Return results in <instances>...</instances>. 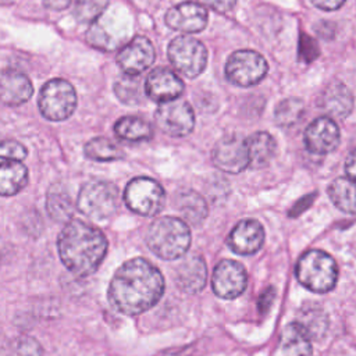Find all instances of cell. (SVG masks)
<instances>
[{"instance_id":"8d00e7d4","label":"cell","mask_w":356,"mask_h":356,"mask_svg":"<svg viewBox=\"0 0 356 356\" xmlns=\"http://www.w3.org/2000/svg\"><path fill=\"white\" fill-rule=\"evenodd\" d=\"M274 299H275V289H274L273 286H268V288L261 293V296L259 298V310H260L261 313L268 312V309H270V306L273 305Z\"/></svg>"},{"instance_id":"f35d334b","label":"cell","mask_w":356,"mask_h":356,"mask_svg":"<svg viewBox=\"0 0 356 356\" xmlns=\"http://www.w3.org/2000/svg\"><path fill=\"white\" fill-rule=\"evenodd\" d=\"M355 152L353 150H350L349 152V154H348V159H346V161H345V172H346V178H349V179H352L353 181V178H355Z\"/></svg>"},{"instance_id":"e575fe53","label":"cell","mask_w":356,"mask_h":356,"mask_svg":"<svg viewBox=\"0 0 356 356\" xmlns=\"http://www.w3.org/2000/svg\"><path fill=\"white\" fill-rule=\"evenodd\" d=\"M320 54L317 43L309 38L307 35L302 33L299 40V58H302L305 63L313 61Z\"/></svg>"},{"instance_id":"d6986e66","label":"cell","mask_w":356,"mask_h":356,"mask_svg":"<svg viewBox=\"0 0 356 356\" xmlns=\"http://www.w3.org/2000/svg\"><path fill=\"white\" fill-rule=\"evenodd\" d=\"M33 86L21 71L7 70L0 74V102L6 106H19L31 99Z\"/></svg>"},{"instance_id":"4dcf8cb0","label":"cell","mask_w":356,"mask_h":356,"mask_svg":"<svg viewBox=\"0 0 356 356\" xmlns=\"http://www.w3.org/2000/svg\"><path fill=\"white\" fill-rule=\"evenodd\" d=\"M110 0H76L74 14L81 24H90L102 15Z\"/></svg>"},{"instance_id":"7c38bea8","label":"cell","mask_w":356,"mask_h":356,"mask_svg":"<svg viewBox=\"0 0 356 356\" xmlns=\"http://www.w3.org/2000/svg\"><path fill=\"white\" fill-rule=\"evenodd\" d=\"M213 164L228 174H239L248 167L245 139L239 135L221 138L211 150Z\"/></svg>"},{"instance_id":"ffe728a7","label":"cell","mask_w":356,"mask_h":356,"mask_svg":"<svg viewBox=\"0 0 356 356\" xmlns=\"http://www.w3.org/2000/svg\"><path fill=\"white\" fill-rule=\"evenodd\" d=\"M318 106L331 117L345 118L353 110V96L342 82H331L323 90Z\"/></svg>"},{"instance_id":"f1b7e54d","label":"cell","mask_w":356,"mask_h":356,"mask_svg":"<svg viewBox=\"0 0 356 356\" xmlns=\"http://www.w3.org/2000/svg\"><path fill=\"white\" fill-rule=\"evenodd\" d=\"M85 156L95 161H114L125 157L122 149L107 138H93L83 147Z\"/></svg>"},{"instance_id":"83f0119b","label":"cell","mask_w":356,"mask_h":356,"mask_svg":"<svg viewBox=\"0 0 356 356\" xmlns=\"http://www.w3.org/2000/svg\"><path fill=\"white\" fill-rule=\"evenodd\" d=\"M328 195L339 210L349 214L355 213V185L352 179L346 177L334 179L328 186Z\"/></svg>"},{"instance_id":"7402d4cb","label":"cell","mask_w":356,"mask_h":356,"mask_svg":"<svg viewBox=\"0 0 356 356\" xmlns=\"http://www.w3.org/2000/svg\"><path fill=\"white\" fill-rule=\"evenodd\" d=\"M175 207L182 214L185 222L192 225H199L207 217V203L206 200L192 189L179 191L174 199Z\"/></svg>"},{"instance_id":"30bf717a","label":"cell","mask_w":356,"mask_h":356,"mask_svg":"<svg viewBox=\"0 0 356 356\" xmlns=\"http://www.w3.org/2000/svg\"><path fill=\"white\" fill-rule=\"evenodd\" d=\"M156 125L170 136H185L195 125V113L188 102L171 100L161 103L154 113Z\"/></svg>"},{"instance_id":"4fadbf2b","label":"cell","mask_w":356,"mask_h":356,"mask_svg":"<svg viewBox=\"0 0 356 356\" xmlns=\"http://www.w3.org/2000/svg\"><path fill=\"white\" fill-rule=\"evenodd\" d=\"M153 43L146 36H135L117 54L118 67L129 76L139 75L154 61Z\"/></svg>"},{"instance_id":"74e56055","label":"cell","mask_w":356,"mask_h":356,"mask_svg":"<svg viewBox=\"0 0 356 356\" xmlns=\"http://www.w3.org/2000/svg\"><path fill=\"white\" fill-rule=\"evenodd\" d=\"M317 8L324 10V11H332L339 8L345 0H310Z\"/></svg>"},{"instance_id":"484cf974","label":"cell","mask_w":356,"mask_h":356,"mask_svg":"<svg viewBox=\"0 0 356 356\" xmlns=\"http://www.w3.org/2000/svg\"><path fill=\"white\" fill-rule=\"evenodd\" d=\"M46 209L49 216L58 222H68L74 213V206L67 189L60 185L54 184L47 191L46 197Z\"/></svg>"},{"instance_id":"9a60e30c","label":"cell","mask_w":356,"mask_h":356,"mask_svg":"<svg viewBox=\"0 0 356 356\" xmlns=\"http://www.w3.org/2000/svg\"><path fill=\"white\" fill-rule=\"evenodd\" d=\"M341 134L337 124L328 117L316 118L305 131V145L316 154H327L339 146Z\"/></svg>"},{"instance_id":"8fae6325","label":"cell","mask_w":356,"mask_h":356,"mask_svg":"<svg viewBox=\"0 0 356 356\" xmlns=\"http://www.w3.org/2000/svg\"><path fill=\"white\" fill-rule=\"evenodd\" d=\"M248 275L245 267L235 260H221L213 270V292L222 299L238 298L246 288Z\"/></svg>"},{"instance_id":"ac0fdd59","label":"cell","mask_w":356,"mask_h":356,"mask_svg":"<svg viewBox=\"0 0 356 356\" xmlns=\"http://www.w3.org/2000/svg\"><path fill=\"white\" fill-rule=\"evenodd\" d=\"M174 280L178 288L186 293H196L203 289L207 280V268L200 254L185 256L175 268Z\"/></svg>"},{"instance_id":"1f68e13d","label":"cell","mask_w":356,"mask_h":356,"mask_svg":"<svg viewBox=\"0 0 356 356\" xmlns=\"http://www.w3.org/2000/svg\"><path fill=\"white\" fill-rule=\"evenodd\" d=\"M114 92L117 97L127 104H136V103H140L143 99L140 82L138 79H134L129 75L115 82Z\"/></svg>"},{"instance_id":"2e32d148","label":"cell","mask_w":356,"mask_h":356,"mask_svg":"<svg viewBox=\"0 0 356 356\" xmlns=\"http://www.w3.org/2000/svg\"><path fill=\"white\" fill-rule=\"evenodd\" d=\"M207 10L202 4L185 1L167 11L165 24L174 31L195 33L207 25Z\"/></svg>"},{"instance_id":"603a6c76","label":"cell","mask_w":356,"mask_h":356,"mask_svg":"<svg viewBox=\"0 0 356 356\" xmlns=\"http://www.w3.org/2000/svg\"><path fill=\"white\" fill-rule=\"evenodd\" d=\"M296 323L310 339H320L328 328V317L324 309L316 303H305L296 314Z\"/></svg>"},{"instance_id":"ba28073f","label":"cell","mask_w":356,"mask_h":356,"mask_svg":"<svg viewBox=\"0 0 356 356\" xmlns=\"http://www.w3.org/2000/svg\"><path fill=\"white\" fill-rule=\"evenodd\" d=\"M170 63L177 71L188 78H195L207 65V50L204 44L191 36H177L168 44Z\"/></svg>"},{"instance_id":"d4e9b609","label":"cell","mask_w":356,"mask_h":356,"mask_svg":"<svg viewBox=\"0 0 356 356\" xmlns=\"http://www.w3.org/2000/svg\"><path fill=\"white\" fill-rule=\"evenodd\" d=\"M281 349L285 356H310L312 339L295 321L288 324L281 334Z\"/></svg>"},{"instance_id":"7a4b0ae2","label":"cell","mask_w":356,"mask_h":356,"mask_svg":"<svg viewBox=\"0 0 356 356\" xmlns=\"http://www.w3.org/2000/svg\"><path fill=\"white\" fill-rule=\"evenodd\" d=\"M104 234L81 220L65 224L57 239L58 254L63 264L78 277L93 274L107 253Z\"/></svg>"},{"instance_id":"ab89813d","label":"cell","mask_w":356,"mask_h":356,"mask_svg":"<svg viewBox=\"0 0 356 356\" xmlns=\"http://www.w3.org/2000/svg\"><path fill=\"white\" fill-rule=\"evenodd\" d=\"M72 0H43V4L50 10H64L71 4Z\"/></svg>"},{"instance_id":"3957f363","label":"cell","mask_w":356,"mask_h":356,"mask_svg":"<svg viewBox=\"0 0 356 356\" xmlns=\"http://www.w3.org/2000/svg\"><path fill=\"white\" fill-rule=\"evenodd\" d=\"M146 243L160 259L175 260L188 252L191 231L181 218L160 217L150 224L146 232Z\"/></svg>"},{"instance_id":"d6a6232c","label":"cell","mask_w":356,"mask_h":356,"mask_svg":"<svg viewBox=\"0 0 356 356\" xmlns=\"http://www.w3.org/2000/svg\"><path fill=\"white\" fill-rule=\"evenodd\" d=\"M13 356H43L40 343L32 337H19L11 345Z\"/></svg>"},{"instance_id":"d590c367","label":"cell","mask_w":356,"mask_h":356,"mask_svg":"<svg viewBox=\"0 0 356 356\" xmlns=\"http://www.w3.org/2000/svg\"><path fill=\"white\" fill-rule=\"evenodd\" d=\"M202 6H206L217 13H228L234 8L236 0H199Z\"/></svg>"},{"instance_id":"f546056e","label":"cell","mask_w":356,"mask_h":356,"mask_svg":"<svg viewBox=\"0 0 356 356\" xmlns=\"http://www.w3.org/2000/svg\"><path fill=\"white\" fill-rule=\"evenodd\" d=\"M305 104L298 97H288L280 102L274 110V120L280 127H292L302 118Z\"/></svg>"},{"instance_id":"9c48e42d","label":"cell","mask_w":356,"mask_h":356,"mask_svg":"<svg viewBox=\"0 0 356 356\" xmlns=\"http://www.w3.org/2000/svg\"><path fill=\"white\" fill-rule=\"evenodd\" d=\"M268 71L266 58L254 50H238L225 64L228 81L238 86H252L260 82Z\"/></svg>"},{"instance_id":"52a82bcc","label":"cell","mask_w":356,"mask_h":356,"mask_svg":"<svg viewBox=\"0 0 356 356\" xmlns=\"http://www.w3.org/2000/svg\"><path fill=\"white\" fill-rule=\"evenodd\" d=\"M124 200L132 211L145 217H152L163 209L165 193L157 181L147 177H138L131 179L127 185Z\"/></svg>"},{"instance_id":"4316f807","label":"cell","mask_w":356,"mask_h":356,"mask_svg":"<svg viewBox=\"0 0 356 356\" xmlns=\"http://www.w3.org/2000/svg\"><path fill=\"white\" fill-rule=\"evenodd\" d=\"M114 132L118 138L128 142L149 140L153 136L152 125L146 120L132 115L121 117L114 125Z\"/></svg>"},{"instance_id":"e0dca14e","label":"cell","mask_w":356,"mask_h":356,"mask_svg":"<svg viewBox=\"0 0 356 356\" xmlns=\"http://www.w3.org/2000/svg\"><path fill=\"white\" fill-rule=\"evenodd\" d=\"M227 242L238 254H253L264 242V228L256 220H242L232 228Z\"/></svg>"},{"instance_id":"cb8c5ba5","label":"cell","mask_w":356,"mask_h":356,"mask_svg":"<svg viewBox=\"0 0 356 356\" xmlns=\"http://www.w3.org/2000/svg\"><path fill=\"white\" fill-rule=\"evenodd\" d=\"M28 184V168L21 161L0 163V196H13Z\"/></svg>"},{"instance_id":"44dd1931","label":"cell","mask_w":356,"mask_h":356,"mask_svg":"<svg viewBox=\"0 0 356 356\" xmlns=\"http://www.w3.org/2000/svg\"><path fill=\"white\" fill-rule=\"evenodd\" d=\"M245 146L248 154V167L253 170L268 165L277 150L275 139L271 134L264 131L254 132L249 138H246Z\"/></svg>"},{"instance_id":"5bb4252c","label":"cell","mask_w":356,"mask_h":356,"mask_svg":"<svg viewBox=\"0 0 356 356\" xmlns=\"http://www.w3.org/2000/svg\"><path fill=\"white\" fill-rule=\"evenodd\" d=\"M145 93L157 103L171 102L179 97L184 92L182 79L165 67H157L149 72L145 85Z\"/></svg>"},{"instance_id":"836d02e7","label":"cell","mask_w":356,"mask_h":356,"mask_svg":"<svg viewBox=\"0 0 356 356\" xmlns=\"http://www.w3.org/2000/svg\"><path fill=\"white\" fill-rule=\"evenodd\" d=\"M26 153L28 152L25 146L17 140H13V139L0 140V159L21 161L26 157Z\"/></svg>"},{"instance_id":"60d3db41","label":"cell","mask_w":356,"mask_h":356,"mask_svg":"<svg viewBox=\"0 0 356 356\" xmlns=\"http://www.w3.org/2000/svg\"><path fill=\"white\" fill-rule=\"evenodd\" d=\"M14 0H0V6H4V4H10L13 3Z\"/></svg>"},{"instance_id":"5b68a950","label":"cell","mask_w":356,"mask_h":356,"mask_svg":"<svg viewBox=\"0 0 356 356\" xmlns=\"http://www.w3.org/2000/svg\"><path fill=\"white\" fill-rule=\"evenodd\" d=\"M120 204L118 188L108 181H90L85 184L78 195V210L96 221L111 217Z\"/></svg>"},{"instance_id":"6da1fadb","label":"cell","mask_w":356,"mask_h":356,"mask_svg":"<svg viewBox=\"0 0 356 356\" xmlns=\"http://www.w3.org/2000/svg\"><path fill=\"white\" fill-rule=\"evenodd\" d=\"M164 292V278L150 261L135 257L125 261L108 285V300L121 313L140 314L152 309Z\"/></svg>"},{"instance_id":"8992f818","label":"cell","mask_w":356,"mask_h":356,"mask_svg":"<svg viewBox=\"0 0 356 356\" xmlns=\"http://www.w3.org/2000/svg\"><path fill=\"white\" fill-rule=\"evenodd\" d=\"M38 104L44 118L50 121L67 120L76 107L75 89L65 79H50L40 89Z\"/></svg>"},{"instance_id":"277c9868","label":"cell","mask_w":356,"mask_h":356,"mask_svg":"<svg viewBox=\"0 0 356 356\" xmlns=\"http://www.w3.org/2000/svg\"><path fill=\"white\" fill-rule=\"evenodd\" d=\"M296 277L305 288L323 293L335 286L338 267L328 253L312 249L300 256L296 264Z\"/></svg>"}]
</instances>
